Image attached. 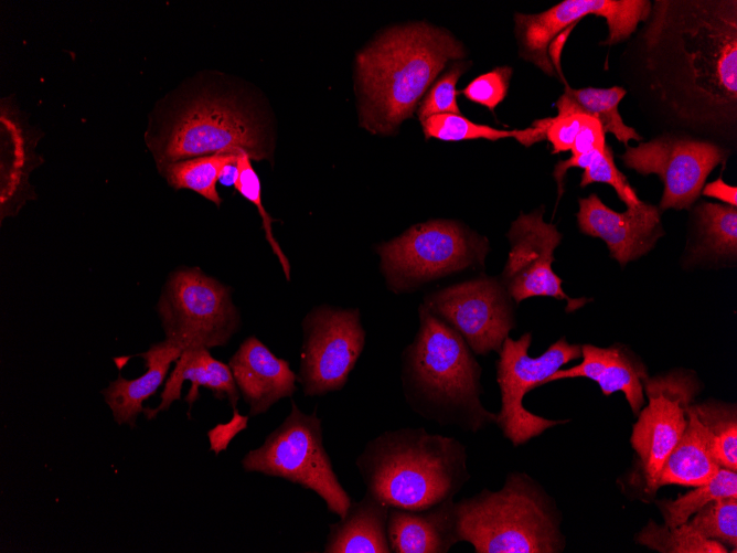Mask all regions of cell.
<instances>
[{
	"mask_svg": "<svg viewBox=\"0 0 737 553\" xmlns=\"http://www.w3.org/2000/svg\"><path fill=\"white\" fill-rule=\"evenodd\" d=\"M638 36L642 78L679 127L734 136L737 124V1L661 0Z\"/></svg>",
	"mask_w": 737,
	"mask_h": 553,
	"instance_id": "1",
	"label": "cell"
},
{
	"mask_svg": "<svg viewBox=\"0 0 737 553\" xmlns=\"http://www.w3.org/2000/svg\"><path fill=\"white\" fill-rule=\"evenodd\" d=\"M145 141L157 168L218 152L257 161L270 155L261 116L243 92L222 82L197 84L159 100L149 115Z\"/></svg>",
	"mask_w": 737,
	"mask_h": 553,
	"instance_id": "2",
	"label": "cell"
},
{
	"mask_svg": "<svg viewBox=\"0 0 737 553\" xmlns=\"http://www.w3.org/2000/svg\"><path fill=\"white\" fill-rule=\"evenodd\" d=\"M464 54L447 31L425 22L382 33L356 57L362 127L375 134L394 131L412 116L447 62Z\"/></svg>",
	"mask_w": 737,
	"mask_h": 553,
	"instance_id": "3",
	"label": "cell"
},
{
	"mask_svg": "<svg viewBox=\"0 0 737 553\" xmlns=\"http://www.w3.org/2000/svg\"><path fill=\"white\" fill-rule=\"evenodd\" d=\"M355 466L366 492L388 507L421 510L451 500L470 479L459 439L402 427L372 438Z\"/></svg>",
	"mask_w": 737,
	"mask_h": 553,
	"instance_id": "4",
	"label": "cell"
},
{
	"mask_svg": "<svg viewBox=\"0 0 737 553\" xmlns=\"http://www.w3.org/2000/svg\"><path fill=\"white\" fill-rule=\"evenodd\" d=\"M419 330L405 351L407 400L414 412L440 426L477 433L496 423L480 402V366L464 339L425 305Z\"/></svg>",
	"mask_w": 737,
	"mask_h": 553,
	"instance_id": "5",
	"label": "cell"
},
{
	"mask_svg": "<svg viewBox=\"0 0 737 553\" xmlns=\"http://www.w3.org/2000/svg\"><path fill=\"white\" fill-rule=\"evenodd\" d=\"M459 542L476 553H559L566 544L556 502L531 476L513 471L500 490L455 501Z\"/></svg>",
	"mask_w": 737,
	"mask_h": 553,
	"instance_id": "6",
	"label": "cell"
},
{
	"mask_svg": "<svg viewBox=\"0 0 737 553\" xmlns=\"http://www.w3.org/2000/svg\"><path fill=\"white\" fill-rule=\"evenodd\" d=\"M242 467L247 472L282 478L312 490L340 518L352 502L325 450L317 410L306 414L293 401L288 416L259 447L244 456Z\"/></svg>",
	"mask_w": 737,
	"mask_h": 553,
	"instance_id": "7",
	"label": "cell"
},
{
	"mask_svg": "<svg viewBox=\"0 0 737 553\" xmlns=\"http://www.w3.org/2000/svg\"><path fill=\"white\" fill-rule=\"evenodd\" d=\"M157 310L165 340L183 351L223 347L241 322L229 288L199 268L173 272Z\"/></svg>",
	"mask_w": 737,
	"mask_h": 553,
	"instance_id": "8",
	"label": "cell"
},
{
	"mask_svg": "<svg viewBox=\"0 0 737 553\" xmlns=\"http://www.w3.org/2000/svg\"><path fill=\"white\" fill-rule=\"evenodd\" d=\"M531 333L517 340L508 337L499 353L496 381L501 392V408L496 423L503 436L513 446H520L546 429L568 423L569 419H548L528 412L522 404L524 395L545 384L564 364L580 358L581 345L570 344L563 337L538 357H531Z\"/></svg>",
	"mask_w": 737,
	"mask_h": 553,
	"instance_id": "9",
	"label": "cell"
},
{
	"mask_svg": "<svg viewBox=\"0 0 737 553\" xmlns=\"http://www.w3.org/2000/svg\"><path fill=\"white\" fill-rule=\"evenodd\" d=\"M377 252L389 283L404 289L482 260L487 243L455 222L437 220L412 226Z\"/></svg>",
	"mask_w": 737,
	"mask_h": 553,
	"instance_id": "10",
	"label": "cell"
},
{
	"mask_svg": "<svg viewBox=\"0 0 737 553\" xmlns=\"http://www.w3.org/2000/svg\"><path fill=\"white\" fill-rule=\"evenodd\" d=\"M643 390L648 405L638 414L630 442L639 459L643 490L652 496L665 459L686 428L687 410L698 392V382L692 373L673 371L648 376Z\"/></svg>",
	"mask_w": 737,
	"mask_h": 553,
	"instance_id": "11",
	"label": "cell"
},
{
	"mask_svg": "<svg viewBox=\"0 0 737 553\" xmlns=\"http://www.w3.org/2000/svg\"><path fill=\"white\" fill-rule=\"evenodd\" d=\"M303 343L297 376L307 396L341 390L364 348L357 309L319 307L302 321Z\"/></svg>",
	"mask_w": 737,
	"mask_h": 553,
	"instance_id": "12",
	"label": "cell"
},
{
	"mask_svg": "<svg viewBox=\"0 0 737 553\" xmlns=\"http://www.w3.org/2000/svg\"><path fill=\"white\" fill-rule=\"evenodd\" d=\"M624 164L641 174H658L664 183L660 208L690 209L711 171L725 163L728 149L690 136L663 135L637 147H626Z\"/></svg>",
	"mask_w": 737,
	"mask_h": 553,
	"instance_id": "13",
	"label": "cell"
},
{
	"mask_svg": "<svg viewBox=\"0 0 737 553\" xmlns=\"http://www.w3.org/2000/svg\"><path fill=\"white\" fill-rule=\"evenodd\" d=\"M651 8L648 0H565L541 13H515L519 55L545 74L555 75L548 47L564 29L586 15L602 17L608 35L601 44L612 45L629 39L638 24L648 19Z\"/></svg>",
	"mask_w": 737,
	"mask_h": 553,
	"instance_id": "14",
	"label": "cell"
},
{
	"mask_svg": "<svg viewBox=\"0 0 737 553\" xmlns=\"http://www.w3.org/2000/svg\"><path fill=\"white\" fill-rule=\"evenodd\" d=\"M425 306L452 327L477 354L499 352L514 327L504 290L490 278L445 288L427 297Z\"/></svg>",
	"mask_w": 737,
	"mask_h": 553,
	"instance_id": "15",
	"label": "cell"
},
{
	"mask_svg": "<svg viewBox=\"0 0 737 553\" xmlns=\"http://www.w3.org/2000/svg\"><path fill=\"white\" fill-rule=\"evenodd\" d=\"M511 249L503 279L510 296L516 301L548 296L566 299L567 311L579 308L581 300L570 299L562 289V279L554 273V251L562 235L542 219V210L521 214L509 231Z\"/></svg>",
	"mask_w": 737,
	"mask_h": 553,
	"instance_id": "16",
	"label": "cell"
},
{
	"mask_svg": "<svg viewBox=\"0 0 737 553\" xmlns=\"http://www.w3.org/2000/svg\"><path fill=\"white\" fill-rule=\"evenodd\" d=\"M577 221L584 234L607 244L621 266L647 254L663 235L659 209L643 201L616 212L591 193L579 199Z\"/></svg>",
	"mask_w": 737,
	"mask_h": 553,
	"instance_id": "17",
	"label": "cell"
},
{
	"mask_svg": "<svg viewBox=\"0 0 737 553\" xmlns=\"http://www.w3.org/2000/svg\"><path fill=\"white\" fill-rule=\"evenodd\" d=\"M1 128V221L13 216L35 194L29 184V176L41 164L35 146L41 138L28 124L14 102L2 98Z\"/></svg>",
	"mask_w": 737,
	"mask_h": 553,
	"instance_id": "18",
	"label": "cell"
},
{
	"mask_svg": "<svg viewBox=\"0 0 737 553\" xmlns=\"http://www.w3.org/2000/svg\"><path fill=\"white\" fill-rule=\"evenodd\" d=\"M228 365L235 383L249 406V415L266 413L275 403L296 392L297 376L289 363L276 357L261 341L245 339Z\"/></svg>",
	"mask_w": 737,
	"mask_h": 553,
	"instance_id": "19",
	"label": "cell"
},
{
	"mask_svg": "<svg viewBox=\"0 0 737 553\" xmlns=\"http://www.w3.org/2000/svg\"><path fill=\"white\" fill-rule=\"evenodd\" d=\"M583 361L569 369L557 370L545 383L562 379L587 377L598 383L604 395L624 394L632 412L638 415L645 405L643 382L648 377L643 362L623 347L600 348L581 345Z\"/></svg>",
	"mask_w": 737,
	"mask_h": 553,
	"instance_id": "20",
	"label": "cell"
},
{
	"mask_svg": "<svg viewBox=\"0 0 737 553\" xmlns=\"http://www.w3.org/2000/svg\"><path fill=\"white\" fill-rule=\"evenodd\" d=\"M387 539L394 553H447L459 542L453 499L421 510L389 507Z\"/></svg>",
	"mask_w": 737,
	"mask_h": 553,
	"instance_id": "21",
	"label": "cell"
},
{
	"mask_svg": "<svg viewBox=\"0 0 737 553\" xmlns=\"http://www.w3.org/2000/svg\"><path fill=\"white\" fill-rule=\"evenodd\" d=\"M184 381L191 382V387L184 397L189 404V417L193 404L200 397L201 386L211 390L218 400L227 398L232 407L236 408L239 391L229 365L214 359L209 349H189L177 360L174 370L161 393L160 404L156 408H143L146 418L152 419L160 412L168 411L174 401L181 400Z\"/></svg>",
	"mask_w": 737,
	"mask_h": 553,
	"instance_id": "22",
	"label": "cell"
},
{
	"mask_svg": "<svg viewBox=\"0 0 737 553\" xmlns=\"http://www.w3.org/2000/svg\"><path fill=\"white\" fill-rule=\"evenodd\" d=\"M389 507L365 492L345 515L329 525L324 553H391L387 539Z\"/></svg>",
	"mask_w": 737,
	"mask_h": 553,
	"instance_id": "23",
	"label": "cell"
},
{
	"mask_svg": "<svg viewBox=\"0 0 737 553\" xmlns=\"http://www.w3.org/2000/svg\"><path fill=\"white\" fill-rule=\"evenodd\" d=\"M183 350L167 341L154 343L150 349L139 354L146 361V372L139 377L127 380L118 375L117 380L102 391L106 404L109 406L114 421L121 425L136 427L139 413L143 412L142 403L153 395L163 383L173 362Z\"/></svg>",
	"mask_w": 737,
	"mask_h": 553,
	"instance_id": "24",
	"label": "cell"
},
{
	"mask_svg": "<svg viewBox=\"0 0 737 553\" xmlns=\"http://www.w3.org/2000/svg\"><path fill=\"white\" fill-rule=\"evenodd\" d=\"M687 418L683 435L659 472L656 490L667 485L684 487L703 485L722 468L712 454L708 429L692 404L687 410Z\"/></svg>",
	"mask_w": 737,
	"mask_h": 553,
	"instance_id": "25",
	"label": "cell"
},
{
	"mask_svg": "<svg viewBox=\"0 0 737 553\" xmlns=\"http://www.w3.org/2000/svg\"><path fill=\"white\" fill-rule=\"evenodd\" d=\"M563 81L564 93L556 102L559 116L577 113L588 115L598 120L605 134H612L626 147L629 140H642L634 128L623 123L618 111V105L627 94L623 87L572 88Z\"/></svg>",
	"mask_w": 737,
	"mask_h": 553,
	"instance_id": "26",
	"label": "cell"
},
{
	"mask_svg": "<svg viewBox=\"0 0 737 553\" xmlns=\"http://www.w3.org/2000/svg\"><path fill=\"white\" fill-rule=\"evenodd\" d=\"M551 118L541 119L534 126L522 130H501L487 125L472 123L460 114H437L421 121L426 138H436L446 141L470 139L498 140L515 138L524 146H531L546 137V129Z\"/></svg>",
	"mask_w": 737,
	"mask_h": 553,
	"instance_id": "27",
	"label": "cell"
},
{
	"mask_svg": "<svg viewBox=\"0 0 737 553\" xmlns=\"http://www.w3.org/2000/svg\"><path fill=\"white\" fill-rule=\"evenodd\" d=\"M239 156L218 152L168 163L157 169L173 189L192 190L220 206L222 200L216 189L220 173L225 164L236 161Z\"/></svg>",
	"mask_w": 737,
	"mask_h": 553,
	"instance_id": "28",
	"label": "cell"
},
{
	"mask_svg": "<svg viewBox=\"0 0 737 553\" xmlns=\"http://www.w3.org/2000/svg\"><path fill=\"white\" fill-rule=\"evenodd\" d=\"M693 488L676 499L656 501L665 525L675 528L686 523L708 502L737 496V472L720 468L709 481Z\"/></svg>",
	"mask_w": 737,
	"mask_h": 553,
	"instance_id": "29",
	"label": "cell"
},
{
	"mask_svg": "<svg viewBox=\"0 0 737 553\" xmlns=\"http://www.w3.org/2000/svg\"><path fill=\"white\" fill-rule=\"evenodd\" d=\"M692 406L706 425L712 454L722 468L737 471V412L734 404L708 401Z\"/></svg>",
	"mask_w": 737,
	"mask_h": 553,
	"instance_id": "30",
	"label": "cell"
},
{
	"mask_svg": "<svg viewBox=\"0 0 737 553\" xmlns=\"http://www.w3.org/2000/svg\"><path fill=\"white\" fill-rule=\"evenodd\" d=\"M635 541L661 553H726L729 551L720 542L704 538L688 522L670 528L649 520L637 534Z\"/></svg>",
	"mask_w": 737,
	"mask_h": 553,
	"instance_id": "31",
	"label": "cell"
},
{
	"mask_svg": "<svg viewBox=\"0 0 737 553\" xmlns=\"http://www.w3.org/2000/svg\"><path fill=\"white\" fill-rule=\"evenodd\" d=\"M699 233L706 249L718 255L736 257L737 208L702 202L695 209Z\"/></svg>",
	"mask_w": 737,
	"mask_h": 553,
	"instance_id": "32",
	"label": "cell"
},
{
	"mask_svg": "<svg viewBox=\"0 0 737 553\" xmlns=\"http://www.w3.org/2000/svg\"><path fill=\"white\" fill-rule=\"evenodd\" d=\"M687 522L704 538L718 541L736 552L737 496L708 502Z\"/></svg>",
	"mask_w": 737,
	"mask_h": 553,
	"instance_id": "33",
	"label": "cell"
},
{
	"mask_svg": "<svg viewBox=\"0 0 737 553\" xmlns=\"http://www.w3.org/2000/svg\"><path fill=\"white\" fill-rule=\"evenodd\" d=\"M238 177L235 183L236 190L249 202H252L258 210L263 227L265 230L266 238L271 247V251L279 259L284 274L287 279H290V264L280 246L276 242L271 230V217L266 212L261 203V187L260 180L252 166L250 158L247 155H241L237 159Z\"/></svg>",
	"mask_w": 737,
	"mask_h": 553,
	"instance_id": "34",
	"label": "cell"
},
{
	"mask_svg": "<svg viewBox=\"0 0 737 553\" xmlns=\"http://www.w3.org/2000/svg\"><path fill=\"white\" fill-rule=\"evenodd\" d=\"M580 185L586 187L595 182L607 183L613 188L627 208L637 205L641 200L630 187L627 178L617 168L610 147L607 145L586 169H584Z\"/></svg>",
	"mask_w": 737,
	"mask_h": 553,
	"instance_id": "35",
	"label": "cell"
},
{
	"mask_svg": "<svg viewBox=\"0 0 737 553\" xmlns=\"http://www.w3.org/2000/svg\"><path fill=\"white\" fill-rule=\"evenodd\" d=\"M466 68L464 63L453 64L430 88L418 109L420 123L437 114H460L456 85Z\"/></svg>",
	"mask_w": 737,
	"mask_h": 553,
	"instance_id": "36",
	"label": "cell"
},
{
	"mask_svg": "<svg viewBox=\"0 0 737 553\" xmlns=\"http://www.w3.org/2000/svg\"><path fill=\"white\" fill-rule=\"evenodd\" d=\"M511 76L510 66L496 67L474 78L462 93L471 102L493 110L504 99Z\"/></svg>",
	"mask_w": 737,
	"mask_h": 553,
	"instance_id": "37",
	"label": "cell"
},
{
	"mask_svg": "<svg viewBox=\"0 0 737 553\" xmlns=\"http://www.w3.org/2000/svg\"><path fill=\"white\" fill-rule=\"evenodd\" d=\"M587 115L568 114L557 115L551 118L546 129V137L553 146V153L568 151L572 149L575 138Z\"/></svg>",
	"mask_w": 737,
	"mask_h": 553,
	"instance_id": "38",
	"label": "cell"
},
{
	"mask_svg": "<svg viewBox=\"0 0 737 553\" xmlns=\"http://www.w3.org/2000/svg\"><path fill=\"white\" fill-rule=\"evenodd\" d=\"M605 135L598 120L587 115L570 149L573 156L584 155L592 150L604 151L607 145Z\"/></svg>",
	"mask_w": 737,
	"mask_h": 553,
	"instance_id": "39",
	"label": "cell"
},
{
	"mask_svg": "<svg viewBox=\"0 0 737 553\" xmlns=\"http://www.w3.org/2000/svg\"><path fill=\"white\" fill-rule=\"evenodd\" d=\"M247 421L248 417L241 415L237 407L233 408V417L231 422L218 424L207 433L211 444L210 449L213 450L215 455H218L220 451L226 449L232 438L246 428Z\"/></svg>",
	"mask_w": 737,
	"mask_h": 553,
	"instance_id": "40",
	"label": "cell"
},
{
	"mask_svg": "<svg viewBox=\"0 0 737 553\" xmlns=\"http://www.w3.org/2000/svg\"><path fill=\"white\" fill-rule=\"evenodd\" d=\"M702 193L706 196L722 200L728 205L737 206L736 187L726 184L722 179H717L703 187Z\"/></svg>",
	"mask_w": 737,
	"mask_h": 553,
	"instance_id": "41",
	"label": "cell"
},
{
	"mask_svg": "<svg viewBox=\"0 0 737 553\" xmlns=\"http://www.w3.org/2000/svg\"><path fill=\"white\" fill-rule=\"evenodd\" d=\"M238 177L237 160L225 164L220 173L218 181L224 185H235Z\"/></svg>",
	"mask_w": 737,
	"mask_h": 553,
	"instance_id": "42",
	"label": "cell"
}]
</instances>
